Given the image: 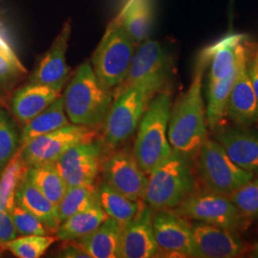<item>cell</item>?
I'll list each match as a JSON object with an SVG mask.
<instances>
[{
  "label": "cell",
  "mask_w": 258,
  "mask_h": 258,
  "mask_svg": "<svg viewBox=\"0 0 258 258\" xmlns=\"http://www.w3.org/2000/svg\"><path fill=\"white\" fill-rule=\"evenodd\" d=\"M152 226L159 254L191 257L192 229L186 218L173 210L157 211L153 214Z\"/></svg>",
  "instance_id": "11"
},
{
  "label": "cell",
  "mask_w": 258,
  "mask_h": 258,
  "mask_svg": "<svg viewBox=\"0 0 258 258\" xmlns=\"http://www.w3.org/2000/svg\"><path fill=\"white\" fill-rule=\"evenodd\" d=\"M104 182L119 194L132 200H144L148 175L139 166L133 152L122 149L106 161Z\"/></svg>",
  "instance_id": "13"
},
{
  "label": "cell",
  "mask_w": 258,
  "mask_h": 258,
  "mask_svg": "<svg viewBox=\"0 0 258 258\" xmlns=\"http://www.w3.org/2000/svg\"><path fill=\"white\" fill-rule=\"evenodd\" d=\"M62 89L43 84L29 83L12 99V110L22 123H27L60 96Z\"/></svg>",
  "instance_id": "20"
},
{
  "label": "cell",
  "mask_w": 258,
  "mask_h": 258,
  "mask_svg": "<svg viewBox=\"0 0 258 258\" xmlns=\"http://www.w3.org/2000/svg\"><path fill=\"white\" fill-rule=\"evenodd\" d=\"M62 98L70 121L88 127L105 119L114 101V94L102 86L92 65L86 61L76 70Z\"/></svg>",
  "instance_id": "4"
},
{
  "label": "cell",
  "mask_w": 258,
  "mask_h": 258,
  "mask_svg": "<svg viewBox=\"0 0 258 258\" xmlns=\"http://www.w3.org/2000/svg\"><path fill=\"white\" fill-rule=\"evenodd\" d=\"M229 198L247 219L258 217V178L241 186Z\"/></svg>",
  "instance_id": "34"
},
{
  "label": "cell",
  "mask_w": 258,
  "mask_h": 258,
  "mask_svg": "<svg viewBox=\"0 0 258 258\" xmlns=\"http://www.w3.org/2000/svg\"><path fill=\"white\" fill-rule=\"evenodd\" d=\"M154 211L143 204L134 219L122 227L119 258H151L159 254L152 219Z\"/></svg>",
  "instance_id": "15"
},
{
  "label": "cell",
  "mask_w": 258,
  "mask_h": 258,
  "mask_svg": "<svg viewBox=\"0 0 258 258\" xmlns=\"http://www.w3.org/2000/svg\"><path fill=\"white\" fill-rule=\"evenodd\" d=\"M98 203V191L94 184L68 187L57 206L60 223L76 213L83 212Z\"/></svg>",
  "instance_id": "30"
},
{
  "label": "cell",
  "mask_w": 258,
  "mask_h": 258,
  "mask_svg": "<svg viewBox=\"0 0 258 258\" xmlns=\"http://www.w3.org/2000/svg\"><path fill=\"white\" fill-rule=\"evenodd\" d=\"M16 204L38 218L48 231L56 232L60 225L57 206L41 194L27 177L17 190Z\"/></svg>",
  "instance_id": "23"
},
{
  "label": "cell",
  "mask_w": 258,
  "mask_h": 258,
  "mask_svg": "<svg viewBox=\"0 0 258 258\" xmlns=\"http://www.w3.org/2000/svg\"><path fill=\"white\" fill-rule=\"evenodd\" d=\"M136 48L119 19H112L90 62L103 87L113 90L123 83Z\"/></svg>",
  "instance_id": "6"
},
{
  "label": "cell",
  "mask_w": 258,
  "mask_h": 258,
  "mask_svg": "<svg viewBox=\"0 0 258 258\" xmlns=\"http://www.w3.org/2000/svg\"><path fill=\"white\" fill-rule=\"evenodd\" d=\"M101 148L91 141L68 148L55 163L68 187L94 184L100 169Z\"/></svg>",
  "instance_id": "14"
},
{
  "label": "cell",
  "mask_w": 258,
  "mask_h": 258,
  "mask_svg": "<svg viewBox=\"0 0 258 258\" xmlns=\"http://www.w3.org/2000/svg\"><path fill=\"white\" fill-rule=\"evenodd\" d=\"M98 201L108 217L125 226L135 218L143 204L119 194L104 181L97 187Z\"/></svg>",
  "instance_id": "27"
},
{
  "label": "cell",
  "mask_w": 258,
  "mask_h": 258,
  "mask_svg": "<svg viewBox=\"0 0 258 258\" xmlns=\"http://www.w3.org/2000/svg\"><path fill=\"white\" fill-rule=\"evenodd\" d=\"M246 45V62L249 80L256 96L258 102V42L250 41L249 38L245 42Z\"/></svg>",
  "instance_id": "36"
},
{
  "label": "cell",
  "mask_w": 258,
  "mask_h": 258,
  "mask_svg": "<svg viewBox=\"0 0 258 258\" xmlns=\"http://www.w3.org/2000/svg\"><path fill=\"white\" fill-rule=\"evenodd\" d=\"M194 190L190 159L172 151L148 175L144 201L154 212L174 210Z\"/></svg>",
  "instance_id": "5"
},
{
  "label": "cell",
  "mask_w": 258,
  "mask_h": 258,
  "mask_svg": "<svg viewBox=\"0 0 258 258\" xmlns=\"http://www.w3.org/2000/svg\"><path fill=\"white\" fill-rule=\"evenodd\" d=\"M197 155L204 185L212 192L230 196L254 177L253 172L235 165L214 139L207 138Z\"/></svg>",
  "instance_id": "7"
},
{
  "label": "cell",
  "mask_w": 258,
  "mask_h": 258,
  "mask_svg": "<svg viewBox=\"0 0 258 258\" xmlns=\"http://www.w3.org/2000/svg\"><path fill=\"white\" fill-rule=\"evenodd\" d=\"M238 66H239V61L236 68L229 76H227L226 78L222 79L220 81L209 83L208 105L206 107V112H207V124L211 130L214 131L216 129L222 127L223 121L228 117V113H227L228 101H229L232 85L235 82V79L237 76Z\"/></svg>",
  "instance_id": "25"
},
{
  "label": "cell",
  "mask_w": 258,
  "mask_h": 258,
  "mask_svg": "<svg viewBox=\"0 0 258 258\" xmlns=\"http://www.w3.org/2000/svg\"><path fill=\"white\" fill-rule=\"evenodd\" d=\"M27 178L41 194L56 206L60 203L68 188L55 164L30 167Z\"/></svg>",
  "instance_id": "29"
},
{
  "label": "cell",
  "mask_w": 258,
  "mask_h": 258,
  "mask_svg": "<svg viewBox=\"0 0 258 258\" xmlns=\"http://www.w3.org/2000/svg\"><path fill=\"white\" fill-rule=\"evenodd\" d=\"M19 233L16 230L11 213L0 210V246L8 241L18 237Z\"/></svg>",
  "instance_id": "37"
},
{
  "label": "cell",
  "mask_w": 258,
  "mask_h": 258,
  "mask_svg": "<svg viewBox=\"0 0 258 258\" xmlns=\"http://www.w3.org/2000/svg\"><path fill=\"white\" fill-rule=\"evenodd\" d=\"M108 218L100 204H96L91 208L78 212L61 222L57 231V239L73 241L95 231L102 222Z\"/></svg>",
  "instance_id": "26"
},
{
  "label": "cell",
  "mask_w": 258,
  "mask_h": 258,
  "mask_svg": "<svg viewBox=\"0 0 258 258\" xmlns=\"http://www.w3.org/2000/svg\"><path fill=\"white\" fill-rule=\"evenodd\" d=\"M10 213L15 224L16 230L20 235L48 234V230L41 221L31 212L21 208L18 204L14 206Z\"/></svg>",
  "instance_id": "35"
},
{
  "label": "cell",
  "mask_w": 258,
  "mask_h": 258,
  "mask_svg": "<svg viewBox=\"0 0 258 258\" xmlns=\"http://www.w3.org/2000/svg\"><path fill=\"white\" fill-rule=\"evenodd\" d=\"M19 148V134L13 120L0 111V174Z\"/></svg>",
  "instance_id": "33"
},
{
  "label": "cell",
  "mask_w": 258,
  "mask_h": 258,
  "mask_svg": "<svg viewBox=\"0 0 258 258\" xmlns=\"http://www.w3.org/2000/svg\"><path fill=\"white\" fill-rule=\"evenodd\" d=\"M173 67L174 60L170 50L164 43L148 38L136 48L128 73L116 91L145 81L168 85Z\"/></svg>",
  "instance_id": "9"
},
{
  "label": "cell",
  "mask_w": 258,
  "mask_h": 258,
  "mask_svg": "<svg viewBox=\"0 0 258 258\" xmlns=\"http://www.w3.org/2000/svg\"><path fill=\"white\" fill-rule=\"evenodd\" d=\"M173 211L186 219L234 231L245 229L249 222L241 214L229 196L208 189L197 192L194 190Z\"/></svg>",
  "instance_id": "8"
},
{
  "label": "cell",
  "mask_w": 258,
  "mask_h": 258,
  "mask_svg": "<svg viewBox=\"0 0 258 258\" xmlns=\"http://www.w3.org/2000/svg\"><path fill=\"white\" fill-rule=\"evenodd\" d=\"M228 117L239 126L258 121V102L251 86L246 62V45L241 54L238 72L228 101Z\"/></svg>",
  "instance_id": "17"
},
{
  "label": "cell",
  "mask_w": 258,
  "mask_h": 258,
  "mask_svg": "<svg viewBox=\"0 0 258 258\" xmlns=\"http://www.w3.org/2000/svg\"><path fill=\"white\" fill-rule=\"evenodd\" d=\"M87 126L69 124L45 135L33 139L21 148L29 167L55 164L65 151L75 145L91 141Z\"/></svg>",
  "instance_id": "10"
},
{
  "label": "cell",
  "mask_w": 258,
  "mask_h": 258,
  "mask_svg": "<svg viewBox=\"0 0 258 258\" xmlns=\"http://www.w3.org/2000/svg\"><path fill=\"white\" fill-rule=\"evenodd\" d=\"M122 226L108 217L91 233L75 240L90 258H118Z\"/></svg>",
  "instance_id": "22"
},
{
  "label": "cell",
  "mask_w": 258,
  "mask_h": 258,
  "mask_svg": "<svg viewBox=\"0 0 258 258\" xmlns=\"http://www.w3.org/2000/svg\"><path fill=\"white\" fill-rule=\"evenodd\" d=\"M171 107V94L166 88L153 97L139 123L133 154L147 175L172 153L167 137Z\"/></svg>",
  "instance_id": "2"
},
{
  "label": "cell",
  "mask_w": 258,
  "mask_h": 258,
  "mask_svg": "<svg viewBox=\"0 0 258 258\" xmlns=\"http://www.w3.org/2000/svg\"><path fill=\"white\" fill-rule=\"evenodd\" d=\"M153 0H126L117 18L136 46L149 38L153 26Z\"/></svg>",
  "instance_id": "21"
},
{
  "label": "cell",
  "mask_w": 258,
  "mask_h": 258,
  "mask_svg": "<svg viewBox=\"0 0 258 258\" xmlns=\"http://www.w3.org/2000/svg\"><path fill=\"white\" fill-rule=\"evenodd\" d=\"M167 85L154 81L132 84L114 94V101L105 119L103 137L111 148L125 143L137 130L149 102Z\"/></svg>",
  "instance_id": "3"
},
{
  "label": "cell",
  "mask_w": 258,
  "mask_h": 258,
  "mask_svg": "<svg viewBox=\"0 0 258 258\" xmlns=\"http://www.w3.org/2000/svg\"><path fill=\"white\" fill-rule=\"evenodd\" d=\"M0 254H1V251H0ZM0 256H1V255H0Z\"/></svg>",
  "instance_id": "40"
},
{
  "label": "cell",
  "mask_w": 258,
  "mask_h": 258,
  "mask_svg": "<svg viewBox=\"0 0 258 258\" xmlns=\"http://www.w3.org/2000/svg\"><path fill=\"white\" fill-rule=\"evenodd\" d=\"M191 257H238L248 249L236 231L197 221L191 225Z\"/></svg>",
  "instance_id": "12"
},
{
  "label": "cell",
  "mask_w": 258,
  "mask_h": 258,
  "mask_svg": "<svg viewBox=\"0 0 258 258\" xmlns=\"http://www.w3.org/2000/svg\"><path fill=\"white\" fill-rule=\"evenodd\" d=\"M69 242L70 243L64 245L58 252L59 257L90 258L89 254L75 240Z\"/></svg>",
  "instance_id": "38"
},
{
  "label": "cell",
  "mask_w": 258,
  "mask_h": 258,
  "mask_svg": "<svg viewBox=\"0 0 258 258\" xmlns=\"http://www.w3.org/2000/svg\"><path fill=\"white\" fill-rule=\"evenodd\" d=\"M207 67L198 56L190 85L171 107L168 121L167 137L172 151L190 160L208 138L203 98L204 71Z\"/></svg>",
  "instance_id": "1"
},
{
  "label": "cell",
  "mask_w": 258,
  "mask_h": 258,
  "mask_svg": "<svg viewBox=\"0 0 258 258\" xmlns=\"http://www.w3.org/2000/svg\"><path fill=\"white\" fill-rule=\"evenodd\" d=\"M69 124L70 121L65 114L63 98L62 96H59L44 110L25 123L19 138V147L22 148L33 139L62 128Z\"/></svg>",
  "instance_id": "24"
},
{
  "label": "cell",
  "mask_w": 258,
  "mask_h": 258,
  "mask_svg": "<svg viewBox=\"0 0 258 258\" xmlns=\"http://www.w3.org/2000/svg\"><path fill=\"white\" fill-rule=\"evenodd\" d=\"M247 39L248 37L244 34L230 33L199 53L198 56L210 65L209 83L220 81L236 68Z\"/></svg>",
  "instance_id": "18"
},
{
  "label": "cell",
  "mask_w": 258,
  "mask_h": 258,
  "mask_svg": "<svg viewBox=\"0 0 258 258\" xmlns=\"http://www.w3.org/2000/svg\"><path fill=\"white\" fill-rule=\"evenodd\" d=\"M214 140L224 148L231 161L249 172H258V135L239 127L214 130Z\"/></svg>",
  "instance_id": "19"
},
{
  "label": "cell",
  "mask_w": 258,
  "mask_h": 258,
  "mask_svg": "<svg viewBox=\"0 0 258 258\" xmlns=\"http://www.w3.org/2000/svg\"><path fill=\"white\" fill-rule=\"evenodd\" d=\"M71 32V24L68 21L64 23L52 45L38 62L30 78V83L63 88L70 72L66 61V53Z\"/></svg>",
  "instance_id": "16"
},
{
  "label": "cell",
  "mask_w": 258,
  "mask_h": 258,
  "mask_svg": "<svg viewBox=\"0 0 258 258\" xmlns=\"http://www.w3.org/2000/svg\"><path fill=\"white\" fill-rule=\"evenodd\" d=\"M29 166L19 148L0 174V210L11 212L16 205V194L27 177Z\"/></svg>",
  "instance_id": "28"
},
{
  "label": "cell",
  "mask_w": 258,
  "mask_h": 258,
  "mask_svg": "<svg viewBox=\"0 0 258 258\" xmlns=\"http://www.w3.org/2000/svg\"><path fill=\"white\" fill-rule=\"evenodd\" d=\"M26 74V68L0 30V90H4Z\"/></svg>",
  "instance_id": "32"
},
{
  "label": "cell",
  "mask_w": 258,
  "mask_h": 258,
  "mask_svg": "<svg viewBox=\"0 0 258 258\" xmlns=\"http://www.w3.org/2000/svg\"><path fill=\"white\" fill-rule=\"evenodd\" d=\"M57 239L53 235H21L2 244L0 247L9 250L16 257L38 258L42 256Z\"/></svg>",
  "instance_id": "31"
},
{
  "label": "cell",
  "mask_w": 258,
  "mask_h": 258,
  "mask_svg": "<svg viewBox=\"0 0 258 258\" xmlns=\"http://www.w3.org/2000/svg\"><path fill=\"white\" fill-rule=\"evenodd\" d=\"M252 256H254V257H258V245L254 248L253 249V252H252Z\"/></svg>",
  "instance_id": "39"
}]
</instances>
